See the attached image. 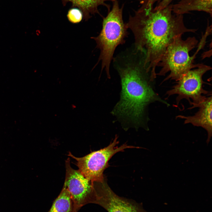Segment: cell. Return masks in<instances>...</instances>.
Here are the masks:
<instances>
[{
  "label": "cell",
  "instance_id": "obj_7",
  "mask_svg": "<svg viewBox=\"0 0 212 212\" xmlns=\"http://www.w3.org/2000/svg\"><path fill=\"white\" fill-rule=\"evenodd\" d=\"M94 189L92 203L99 205L108 212H145L139 203L117 195L104 181L95 183Z\"/></svg>",
  "mask_w": 212,
  "mask_h": 212
},
{
  "label": "cell",
  "instance_id": "obj_12",
  "mask_svg": "<svg viewBox=\"0 0 212 212\" xmlns=\"http://www.w3.org/2000/svg\"><path fill=\"white\" fill-rule=\"evenodd\" d=\"M72 2L75 6H77L84 11L85 13V18L88 19L90 14L99 13L98 7L100 6H107L106 2L108 1L113 2L115 0H67Z\"/></svg>",
  "mask_w": 212,
  "mask_h": 212
},
{
  "label": "cell",
  "instance_id": "obj_13",
  "mask_svg": "<svg viewBox=\"0 0 212 212\" xmlns=\"http://www.w3.org/2000/svg\"><path fill=\"white\" fill-rule=\"evenodd\" d=\"M173 0H142L140 3L141 7L149 9L153 7L157 9L165 8L170 5Z\"/></svg>",
  "mask_w": 212,
  "mask_h": 212
},
{
  "label": "cell",
  "instance_id": "obj_11",
  "mask_svg": "<svg viewBox=\"0 0 212 212\" xmlns=\"http://www.w3.org/2000/svg\"><path fill=\"white\" fill-rule=\"evenodd\" d=\"M78 211L69 192L64 185L60 194L48 212H77Z\"/></svg>",
  "mask_w": 212,
  "mask_h": 212
},
{
  "label": "cell",
  "instance_id": "obj_9",
  "mask_svg": "<svg viewBox=\"0 0 212 212\" xmlns=\"http://www.w3.org/2000/svg\"><path fill=\"white\" fill-rule=\"evenodd\" d=\"M212 95L206 97L196 106L199 109L193 115H179L176 117L177 118L184 119V124H191L206 130L208 133V143L212 136Z\"/></svg>",
  "mask_w": 212,
  "mask_h": 212
},
{
  "label": "cell",
  "instance_id": "obj_1",
  "mask_svg": "<svg viewBox=\"0 0 212 212\" xmlns=\"http://www.w3.org/2000/svg\"><path fill=\"white\" fill-rule=\"evenodd\" d=\"M112 60L120 77L121 90L120 100L112 113L123 125L148 128V106L156 102L168 107L170 105L155 92V79L147 70L144 54L132 44L113 57Z\"/></svg>",
  "mask_w": 212,
  "mask_h": 212
},
{
  "label": "cell",
  "instance_id": "obj_3",
  "mask_svg": "<svg viewBox=\"0 0 212 212\" xmlns=\"http://www.w3.org/2000/svg\"><path fill=\"white\" fill-rule=\"evenodd\" d=\"M112 2V9L103 18L102 28L99 34L91 38L96 43L97 48L100 50L97 64L101 62V71L105 69L108 78H110V64L116 48L125 42L129 34L126 24L123 19V6H120L117 0Z\"/></svg>",
  "mask_w": 212,
  "mask_h": 212
},
{
  "label": "cell",
  "instance_id": "obj_4",
  "mask_svg": "<svg viewBox=\"0 0 212 212\" xmlns=\"http://www.w3.org/2000/svg\"><path fill=\"white\" fill-rule=\"evenodd\" d=\"M182 35L174 38L164 52L158 67H161L157 75H168L163 82L169 80L176 82L189 70L200 66L202 64H194V60L197 54L203 47L205 42L201 41L196 52L192 56L189 52L198 44V41L194 37H189L186 39L182 38Z\"/></svg>",
  "mask_w": 212,
  "mask_h": 212
},
{
  "label": "cell",
  "instance_id": "obj_8",
  "mask_svg": "<svg viewBox=\"0 0 212 212\" xmlns=\"http://www.w3.org/2000/svg\"><path fill=\"white\" fill-rule=\"evenodd\" d=\"M65 167L64 185L69 192L79 211L84 206L92 203L94 194L93 185L78 170L72 168L69 158L66 160Z\"/></svg>",
  "mask_w": 212,
  "mask_h": 212
},
{
  "label": "cell",
  "instance_id": "obj_10",
  "mask_svg": "<svg viewBox=\"0 0 212 212\" xmlns=\"http://www.w3.org/2000/svg\"><path fill=\"white\" fill-rule=\"evenodd\" d=\"M173 12L178 15L192 11L206 12L212 16V0H177L171 4Z\"/></svg>",
  "mask_w": 212,
  "mask_h": 212
},
{
  "label": "cell",
  "instance_id": "obj_5",
  "mask_svg": "<svg viewBox=\"0 0 212 212\" xmlns=\"http://www.w3.org/2000/svg\"><path fill=\"white\" fill-rule=\"evenodd\" d=\"M211 69L210 66L202 64L198 67L189 70L176 81V84L170 90L166 92V98L177 95L176 104L178 105L182 99H186L192 105L189 109L196 107L206 97L205 95H212L210 92L204 89L203 87L204 83L203 77Z\"/></svg>",
  "mask_w": 212,
  "mask_h": 212
},
{
  "label": "cell",
  "instance_id": "obj_2",
  "mask_svg": "<svg viewBox=\"0 0 212 212\" xmlns=\"http://www.w3.org/2000/svg\"><path fill=\"white\" fill-rule=\"evenodd\" d=\"M126 24L133 34L135 47L144 55L147 71L155 79L158 65L174 38L197 30L186 27L183 15L174 13L171 4L161 9L140 6L129 16Z\"/></svg>",
  "mask_w": 212,
  "mask_h": 212
},
{
  "label": "cell",
  "instance_id": "obj_6",
  "mask_svg": "<svg viewBox=\"0 0 212 212\" xmlns=\"http://www.w3.org/2000/svg\"><path fill=\"white\" fill-rule=\"evenodd\" d=\"M117 139L116 137L107 147L82 157H75L69 152L68 155L77 161L78 170L93 185L95 182L104 181L103 172L108 165L109 161L114 155L127 148H139L126 144L118 147Z\"/></svg>",
  "mask_w": 212,
  "mask_h": 212
},
{
  "label": "cell",
  "instance_id": "obj_14",
  "mask_svg": "<svg viewBox=\"0 0 212 212\" xmlns=\"http://www.w3.org/2000/svg\"><path fill=\"white\" fill-rule=\"evenodd\" d=\"M67 17L69 21L71 23H77L82 20L83 14L80 9L77 8H74L69 10Z\"/></svg>",
  "mask_w": 212,
  "mask_h": 212
}]
</instances>
